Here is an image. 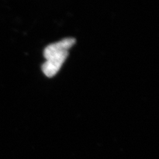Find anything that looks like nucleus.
<instances>
[{"instance_id": "f257e3e1", "label": "nucleus", "mask_w": 159, "mask_h": 159, "mask_svg": "<svg viewBox=\"0 0 159 159\" xmlns=\"http://www.w3.org/2000/svg\"><path fill=\"white\" fill-rule=\"evenodd\" d=\"M75 43L74 38H66L44 48L43 54L46 61L42 65V70L45 76L52 78L56 75L68 57L69 50Z\"/></svg>"}]
</instances>
